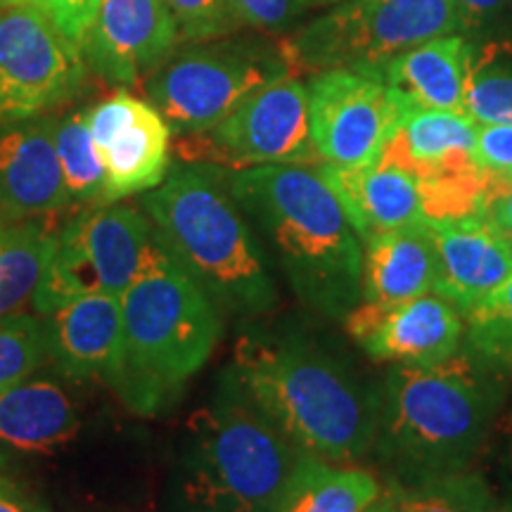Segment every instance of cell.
<instances>
[{
    "mask_svg": "<svg viewBox=\"0 0 512 512\" xmlns=\"http://www.w3.org/2000/svg\"><path fill=\"white\" fill-rule=\"evenodd\" d=\"M380 496L382 484L366 467L299 453L275 512H366Z\"/></svg>",
    "mask_w": 512,
    "mask_h": 512,
    "instance_id": "obj_24",
    "label": "cell"
},
{
    "mask_svg": "<svg viewBox=\"0 0 512 512\" xmlns=\"http://www.w3.org/2000/svg\"><path fill=\"white\" fill-rule=\"evenodd\" d=\"M140 202L159 245L221 313L249 320L278 304L261 242L230 192L228 171L183 162L157 188L143 192Z\"/></svg>",
    "mask_w": 512,
    "mask_h": 512,
    "instance_id": "obj_4",
    "label": "cell"
},
{
    "mask_svg": "<svg viewBox=\"0 0 512 512\" xmlns=\"http://www.w3.org/2000/svg\"><path fill=\"white\" fill-rule=\"evenodd\" d=\"M292 74L283 46L264 41H209L169 55L147 76L145 93L174 133L200 136L242 100Z\"/></svg>",
    "mask_w": 512,
    "mask_h": 512,
    "instance_id": "obj_8",
    "label": "cell"
},
{
    "mask_svg": "<svg viewBox=\"0 0 512 512\" xmlns=\"http://www.w3.org/2000/svg\"><path fill=\"white\" fill-rule=\"evenodd\" d=\"M55 145L72 204L102 207L105 169H102L98 147H95L91 128H88V110L72 112L64 119H57Z\"/></svg>",
    "mask_w": 512,
    "mask_h": 512,
    "instance_id": "obj_28",
    "label": "cell"
},
{
    "mask_svg": "<svg viewBox=\"0 0 512 512\" xmlns=\"http://www.w3.org/2000/svg\"><path fill=\"white\" fill-rule=\"evenodd\" d=\"M366 512H394V510H392V501H389L387 491L382 489V496L377 498V501H375L373 505H370V508H368Z\"/></svg>",
    "mask_w": 512,
    "mask_h": 512,
    "instance_id": "obj_38",
    "label": "cell"
},
{
    "mask_svg": "<svg viewBox=\"0 0 512 512\" xmlns=\"http://www.w3.org/2000/svg\"><path fill=\"white\" fill-rule=\"evenodd\" d=\"M472 43L448 34L420 43L384 67V81L406 105L465 112V74Z\"/></svg>",
    "mask_w": 512,
    "mask_h": 512,
    "instance_id": "obj_23",
    "label": "cell"
},
{
    "mask_svg": "<svg viewBox=\"0 0 512 512\" xmlns=\"http://www.w3.org/2000/svg\"><path fill=\"white\" fill-rule=\"evenodd\" d=\"M81 48L31 3L0 8V131L46 117L81 91Z\"/></svg>",
    "mask_w": 512,
    "mask_h": 512,
    "instance_id": "obj_10",
    "label": "cell"
},
{
    "mask_svg": "<svg viewBox=\"0 0 512 512\" xmlns=\"http://www.w3.org/2000/svg\"><path fill=\"white\" fill-rule=\"evenodd\" d=\"M46 358L43 320L29 313L0 318V394L34 375Z\"/></svg>",
    "mask_w": 512,
    "mask_h": 512,
    "instance_id": "obj_30",
    "label": "cell"
},
{
    "mask_svg": "<svg viewBox=\"0 0 512 512\" xmlns=\"http://www.w3.org/2000/svg\"><path fill=\"white\" fill-rule=\"evenodd\" d=\"M24 3L36 5L38 10L46 12L69 41L83 48L100 0H24Z\"/></svg>",
    "mask_w": 512,
    "mask_h": 512,
    "instance_id": "obj_33",
    "label": "cell"
},
{
    "mask_svg": "<svg viewBox=\"0 0 512 512\" xmlns=\"http://www.w3.org/2000/svg\"><path fill=\"white\" fill-rule=\"evenodd\" d=\"M460 15V34H484L491 38L508 31L512 38V0H456Z\"/></svg>",
    "mask_w": 512,
    "mask_h": 512,
    "instance_id": "obj_35",
    "label": "cell"
},
{
    "mask_svg": "<svg viewBox=\"0 0 512 512\" xmlns=\"http://www.w3.org/2000/svg\"><path fill=\"white\" fill-rule=\"evenodd\" d=\"M344 325L373 361L394 366H432L465 342V313L437 292L392 306L361 302Z\"/></svg>",
    "mask_w": 512,
    "mask_h": 512,
    "instance_id": "obj_14",
    "label": "cell"
},
{
    "mask_svg": "<svg viewBox=\"0 0 512 512\" xmlns=\"http://www.w3.org/2000/svg\"><path fill=\"white\" fill-rule=\"evenodd\" d=\"M12 3H24V0H0V8H3V5H12Z\"/></svg>",
    "mask_w": 512,
    "mask_h": 512,
    "instance_id": "obj_41",
    "label": "cell"
},
{
    "mask_svg": "<svg viewBox=\"0 0 512 512\" xmlns=\"http://www.w3.org/2000/svg\"><path fill=\"white\" fill-rule=\"evenodd\" d=\"M230 373L304 456L356 465L373 451L382 389L299 332H245Z\"/></svg>",
    "mask_w": 512,
    "mask_h": 512,
    "instance_id": "obj_1",
    "label": "cell"
},
{
    "mask_svg": "<svg viewBox=\"0 0 512 512\" xmlns=\"http://www.w3.org/2000/svg\"><path fill=\"white\" fill-rule=\"evenodd\" d=\"M155 230L145 211L105 204L57 228L41 285L31 299L38 316L83 294L121 297L143 266Z\"/></svg>",
    "mask_w": 512,
    "mask_h": 512,
    "instance_id": "obj_9",
    "label": "cell"
},
{
    "mask_svg": "<svg viewBox=\"0 0 512 512\" xmlns=\"http://www.w3.org/2000/svg\"><path fill=\"white\" fill-rule=\"evenodd\" d=\"M185 512H242V510H221V508H188V505H185Z\"/></svg>",
    "mask_w": 512,
    "mask_h": 512,
    "instance_id": "obj_39",
    "label": "cell"
},
{
    "mask_svg": "<svg viewBox=\"0 0 512 512\" xmlns=\"http://www.w3.org/2000/svg\"><path fill=\"white\" fill-rule=\"evenodd\" d=\"M311 140L320 164L358 169L382 157L403 114V102L382 74L325 69L309 81Z\"/></svg>",
    "mask_w": 512,
    "mask_h": 512,
    "instance_id": "obj_11",
    "label": "cell"
},
{
    "mask_svg": "<svg viewBox=\"0 0 512 512\" xmlns=\"http://www.w3.org/2000/svg\"><path fill=\"white\" fill-rule=\"evenodd\" d=\"M124 356L110 387L133 411L157 413L214 356L223 313L159 240L121 294Z\"/></svg>",
    "mask_w": 512,
    "mask_h": 512,
    "instance_id": "obj_5",
    "label": "cell"
},
{
    "mask_svg": "<svg viewBox=\"0 0 512 512\" xmlns=\"http://www.w3.org/2000/svg\"><path fill=\"white\" fill-rule=\"evenodd\" d=\"M439 254L430 223L375 235L363 242V304L392 306L437 287Z\"/></svg>",
    "mask_w": 512,
    "mask_h": 512,
    "instance_id": "obj_22",
    "label": "cell"
},
{
    "mask_svg": "<svg viewBox=\"0 0 512 512\" xmlns=\"http://www.w3.org/2000/svg\"><path fill=\"white\" fill-rule=\"evenodd\" d=\"M0 512H48V508L0 472Z\"/></svg>",
    "mask_w": 512,
    "mask_h": 512,
    "instance_id": "obj_37",
    "label": "cell"
},
{
    "mask_svg": "<svg viewBox=\"0 0 512 512\" xmlns=\"http://www.w3.org/2000/svg\"><path fill=\"white\" fill-rule=\"evenodd\" d=\"M465 347L498 373H512V275L465 311Z\"/></svg>",
    "mask_w": 512,
    "mask_h": 512,
    "instance_id": "obj_29",
    "label": "cell"
},
{
    "mask_svg": "<svg viewBox=\"0 0 512 512\" xmlns=\"http://www.w3.org/2000/svg\"><path fill=\"white\" fill-rule=\"evenodd\" d=\"M477 121L465 112L403 105L382 159L411 171L418 181H441L477 171Z\"/></svg>",
    "mask_w": 512,
    "mask_h": 512,
    "instance_id": "obj_21",
    "label": "cell"
},
{
    "mask_svg": "<svg viewBox=\"0 0 512 512\" xmlns=\"http://www.w3.org/2000/svg\"><path fill=\"white\" fill-rule=\"evenodd\" d=\"M394 512H494V491L475 470L456 475L422 479V482H392L384 489Z\"/></svg>",
    "mask_w": 512,
    "mask_h": 512,
    "instance_id": "obj_27",
    "label": "cell"
},
{
    "mask_svg": "<svg viewBox=\"0 0 512 512\" xmlns=\"http://www.w3.org/2000/svg\"><path fill=\"white\" fill-rule=\"evenodd\" d=\"M503 403L498 370L472 351L460 349L432 366H394L382 384L373 448L394 470L392 482L472 470Z\"/></svg>",
    "mask_w": 512,
    "mask_h": 512,
    "instance_id": "obj_3",
    "label": "cell"
},
{
    "mask_svg": "<svg viewBox=\"0 0 512 512\" xmlns=\"http://www.w3.org/2000/svg\"><path fill=\"white\" fill-rule=\"evenodd\" d=\"M53 117H36L0 131V214L38 219L67 209L72 197L57 157Z\"/></svg>",
    "mask_w": 512,
    "mask_h": 512,
    "instance_id": "obj_17",
    "label": "cell"
},
{
    "mask_svg": "<svg viewBox=\"0 0 512 512\" xmlns=\"http://www.w3.org/2000/svg\"><path fill=\"white\" fill-rule=\"evenodd\" d=\"M448 34H460L456 0H344L280 46L292 74H382L394 57Z\"/></svg>",
    "mask_w": 512,
    "mask_h": 512,
    "instance_id": "obj_7",
    "label": "cell"
},
{
    "mask_svg": "<svg viewBox=\"0 0 512 512\" xmlns=\"http://www.w3.org/2000/svg\"><path fill=\"white\" fill-rule=\"evenodd\" d=\"M475 162L489 176H512V124H477Z\"/></svg>",
    "mask_w": 512,
    "mask_h": 512,
    "instance_id": "obj_34",
    "label": "cell"
},
{
    "mask_svg": "<svg viewBox=\"0 0 512 512\" xmlns=\"http://www.w3.org/2000/svg\"><path fill=\"white\" fill-rule=\"evenodd\" d=\"M178 38L169 0H100L81 50L107 81L133 83L174 53Z\"/></svg>",
    "mask_w": 512,
    "mask_h": 512,
    "instance_id": "obj_15",
    "label": "cell"
},
{
    "mask_svg": "<svg viewBox=\"0 0 512 512\" xmlns=\"http://www.w3.org/2000/svg\"><path fill=\"white\" fill-rule=\"evenodd\" d=\"M311 3H344V0H311Z\"/></svg>",
    "mask_w": 512,
    "mask_h": 512,
    "instance_id": "obj_42",
    "label": "cell"
},
{
    "mask_svg": "<svg viewBox=\"0 0 512 512\" xmlns=\"http://www.w3.org/2000/svg\"><path fill=\"white\" fill-rule=\"evenodd\" d=\"M311 0H230L242 27L278 31L292 24Z\"/></svg>",
    "mask_w": 512,
    "mask_h": 512,
    "instance_id": "obj_32",
    "label": "cell"
},
{
    "mask_svg": "<svg viewBox=\"0 0 512 512\" xmlns=\"http://www.w3.org/2000/svg\"><path fill=\"white\" fill-rule=\"evenodd\" d=\"M178 36L188 41H214L235 34L242 22L230 0H169Z\"/></svg>",
    "mask_w": 512,
    "mask_h": 512,
    "instance_id": "obj_31",
    "label": "cell"
},
{
    "mask_svg": "<svg viewBox=\"0 0 512 512\" xmlns=\"http://www.w3.org/2000/svg\"><path fill=\"white\" fill-rule=\"evenodd\" d=\"M105 169L102 207L157 188L171 169V126L152 102L119 91L88 110Z\"/></svg>",
    "mask_w": 512,
    "mask_h": 512,
    "instance_id": "obj_13",
    "label": "cell"
},
{
    "mask_svg": "<svg viewBox=\"0 0 512 512\" xmlns=\"http://www.w3.org/2000/svg\"><path fill=\"white\" fill-rule=\"evenodd\" d=\"M494 512H512V503H508V505H496Z\"/></svg>",
    "mask_w": 512,
    "mask_h": 512,
    "instance_id": "obj_40",
    "label": "cell"
},
{
    "mask_svg": "<svg viewBox=\"0 0 512 512\" xmlns=\"http://www.w3.org/2000/svg\"><path fill=\"white\" fill-rule=\"evenodd\" d=\"M50 216L10 219L0 214V318L34 299L55 242Z\"/></svg>",
    "mask_w": 512,
    "mask_h": 512,
    "instance_id": "obj_25",
    "label": "cell"
},
{
    "mask_svg": "<svg viewBox=\"0 0 512 512\" xmlns=\"http://www.w3.org/2000/svg\"><path fill=\"white\" fill-rule=\"evenodd\" d=\"M482 214L512 238V176H489Z\"/></svg>",
    "mask_w": 512,
    "mask_h": 512,
    "instance_id": "obj_36",
    "label": "cell"
},
{
    "mask_svg": "<svg viewBox=\"0 0 512 512\" xmlns=\"http://www.w3.org/2000/svg\"><path fill=\"white\" fill-rule=\"evenodd\" d=\"M299 451L240 387L221 377L214 399L192 413L183 439V505L275 512Z\"/></svg>",
    "mask_w": 512,
    "mask_h": 512,
    "instance_id": "obj_6",
    "label": "cell"
},
{
    "mask_svg": "<svg viewBox=\"0 0 512 512\" xmlns=\"http://www.w3.org/2000/svg\"><path fill=\"white\" fill-rule=\"evenodd\" d=\"M430 230L439 254L434 292L463 313L512 275V238L484 214L434 221Z\"/></svg>",
    "mask_w": 512,
    "mask_h": 512,
    "instance_id": "obj_18",
    "label": "cell"
},
{
    "mask_svg": "<svg viewBox=\"0 0 512 512\" xmlns=\"http://www.w3.org/2000/svg\"><path fill=\"white\" fill-rule=\"evenodd\" d=\"M207 133L216 159L235 169L320 164L311 140L309 88L294 74L254 91Z\"/></svg>",
    "mask_w": 512,
    "mask_h": 512,
    "instance_id": "obj_12",
    "label": "cell"
},
{
    "mask_svg": "<svg viewBox=\"0 0 512 512\" xmlns=\"http://www.w3.org/2000/svg\"><path fill=\"white\" fill-rule=\"evenodd\" d=\"M318 171L335 190L363 242L387 230L427 223L420 181L387 159L380 157L358 169L318 164Z\"/></svg>",
    "mask_w": 512,
    "mask_h": 512,
    "instance_id": "obj_20",
    "label": "cell"
},
{
    "mask_svg": "<svg viewBox=\"0 0 512 512\" xmlns=\"http://www.w3.org/2000/svg\"><path fill=\"white\" fill-rule=\"evenodd\" d=\"M228 183L299 302L347 318L363 302V240L320 171L261 164L233 171Z\"/></svg>",
    "mask_w": 512,
    "mask_h": 512,
    "instance_id": "obj_2",
    "label": "cell"
},
{
    "mask_svg": "<svg viewBox=\"0 0 512 512\" xmlns=\"http://www.w3.org/2000/svg\"><path fill=\"white\" fill-rule=\"evenodd\" d=\"M46 354L69 380L112 384L124 356L121 297L83 294L43 316Z\"/></svg>",
    "mask_w": 512,
    "mask_h": 512,
    "instance_id": "obj_16",
    "label": "cell"
},
{
    "mask_svg": "<svg viewBox=\"0 0 512 512\" xmlns=\"http://www.w3.org/2000/svg\"><path fill=\"white\" fill-rule=\"evenodd\" d=\"M79 427V401L55 377L34 373L0 394V460L53 456Z\"/></svg>",
    "mask_w": 512,
    "mask_h": 512,
    "instance_id": "obj_19",
    "label": "cell"
},
{
    "mask_svg": "<svg viewBox=\"0 0 512 512\" xmlns=\"http://www.w3.org/2000/svg\"><path fill=\"white\" fill-rule=\"evenodd\" d=\"M465 114L477 124H512V38L475 46L465 74Z\"/></svg>",
    "mask_w": 512,
    "mask_h": 512,
    "instance_id": "obj_26",
    "label": "cell"
}]
</instances>
